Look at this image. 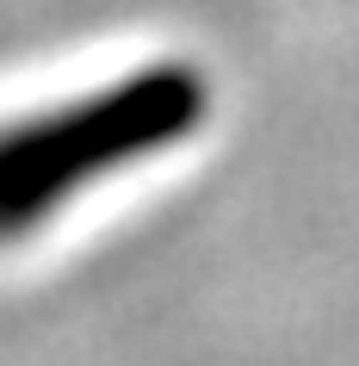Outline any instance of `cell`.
<instances>
[{
  "label": "cell",
  "mask_w": 359,
  "mask_h": 366,
  "mask_svg": "<svg viewBox=\"0 0 359 366\" xmlns=\"http://www.w3.org/2000/svg\"><path fill=\"white\" fill-rule=\"evenodd\" d=\"M211 87L186 62H155L136 75L81 94L62 112H38L0 131V236H25L56 217L81 187L173 149L205 124Z\"/></svg>",
  "instance_id": "obj_1"
}]
</instances>
